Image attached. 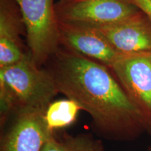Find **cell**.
I'll list each match as a JSON object with an SVG mask.
<instances>
[{
	"instance_id": "1",
	"label": "cell",
	"mask_w": 151,
	"mask_h": 151,
	"mask_svg": "<svg viewBox=\"0 0 151 151\" xmlns=\"http://www.w3.org/2000/svg\"><path fill=\"white\" fill-rule=\"evenodd\" d=\"M48 62L47 70L58 92L89 114L101 137L133 140L146 131L141 114L110 68L69 49H59Z\"/></svg>"
},
{
	"instance_id": "2",
	"label": "cell",
	"mask_w": 151,
	"mask_h": 151,
	"mask_svg": "<svg viewBox=\"0 0 151 151\" xmlns=\"http://www.w3.org/2000/svg\"><path fill=\"white\" fill-rule=\"evenodd\" d=\"M51 74L29 54L14 65L0 68L1 124L11 114L22 111H46L58 94Z\"/></svg>"
},
{
	"instance_id": "3",
	"label": "cell",
	"mask_w": 151,
	"mask_h": 151,
	"mask_svg": "<svg viewBox=\"0 0 151 151\" xmlns=\"http://www.w3.org/2000/svg\"><path fill=\"white\" fill-rule=\"evenodd\" d=\"M20 9L29 55L39 66L59 50V24L53 0H13Z\"/></svg>"
},
{
	"instance_id": "4",
	"label": "cell",
	"mask_w": 151,
	"mask_h": 151,
	"mask_svg": "<svg viewBox=\"0 0 151 151\" xmlns=\"http://www.w3.org/2000/svg\"><path fill=\"white\" fill-rule=\"evenodd\" d=\"M55 9L59 22L91 28L111 25L139 11L129 0H59Z\"/></svg>"
},
{
	"instance_id": "5",
	"label": "cell",
	"mask_w": 151,
	"mask_h": 151,
	"mask_svg": "<svg viewBox=\"0 0 151 151\" xmlns=\"http://www.w3.org/2000/svg\"><path fill=\"white\" fill-rule=\"evenodd\" d=\"M110 69L151 134V53L123 55Z\"/></svg>"
},
{
	"instance_id": "6",
	"label": "cell",
	"mask_w": 151,
	"mask_h": 151,
	"mask_svg": "<svg viewBox=\"0 0 151 151\" xmlns=\"http://www.w3.org/2000/svg\"><path fill=\"white\" fill-rule=\"evenodd\" d=\"M44 111H22L1 136L0 151H41L43 145L55 132L49 129Z\"/></svg>"
},
{
	"instance_id": "7",
	"label": "cell",
	"mask_w": 151,
	"mask_h": 151,
	"mask_svg": "<svg viewBox=\"0 0 151 151\" xmlns=\"http://www.w3.org/2000/svg\"><path fill=\"white\" fill-rule=\"evenodd\" d=\"M60 43L67 49L111 68L122 54L96 29L58 22Z\"/></svg>"
},
{
	"instance_id": "8",
	"label": "cell",
	"mask_w": 151,
	"mask_h": 151,
	"mask_svg": "<svg viewBox=\"0 0 151 151\" xmlns=\"http://www.w3.org/2000/svg\"><path fill=\"white\" fill-rule=\"evenodd\" d=\"M94 29L120 53H151V21L141 11L117 23Z\"/></svg>"
},
{
	"instance_id": "9",
	"label": "cell",
	"mask_w": 151,
	"mask_h": 151,
	"mask_svg": "<svg viewBox=\"0 0 151 151\" xmlns=\"http://www.w3.org/2000/svg\"><path fill=\"white\" fill-rule=\"evenodd\" d=\"M20 19L6 0L0 8V68L14 65L27 55L20 37Z\"/></svg>"
},
{
	"instance_id": "10",
	"label": "cell",
	"mask_w": 151,
	"mask_h": 151,
	"mask_svg": "<svg viewBox=\"0 0 151 151\" xmlns=\"http://www.w3.org/2000/svg\"><path fill=\"white\" fill-rule=\"evenodd\" d=\"M55 132L43 145L41 151H104L102 141L91 134H64L58 137Z\"/></svg>"
},
{
	"instance_id": "11",
	"label": "cell",
	"mask_w": 151,
	"mask_h": 151,
	"mask_svg": "<svg viewBox=\"0 0 151 151\" xmlns=\"http://www.w3.org/2000/svg\"><path fill=\"white\" fill-rule=\"evenodd\" d=\"M81 110L80 106L72 99L56 100L47 107L44 118L49 129L55 132L72 124Z\"/></svg>"
},
{
	"instance_id": "12",
	"label": "cell",
	"mask_w": 151,
	"mask_h": 151,
	"mask_svg": "<svg viewBox=\"0 0 151 151\" xmlns=\"http://www.w3.org/2000/svg\"><path fill=\"white\" fill-rule=\"evenodd\" d=\"M132 4L143 12L151 21V0H129Z\"/></svg>"
},
{
	"instance_id": "13",
	"label": "cell",
	"mask_w": 151,
	"mask_h": 151,
	"mask_svg": "<svg viewBox=\"0 0 151 151\" xmlns=\"http://www.w3.org/2000/svg\"><path fill=\"white\" fill-rule=\"evenodd\" d=\"M149 151H151V147H150V148H149Z\"/></svg>"
}]
</instances>
